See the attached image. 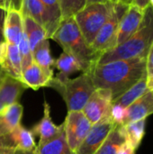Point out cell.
Masks as SVG:
<instances>
[{"label":"cell","mask_w":153,"mask_h":154,"mask_svg":"<svg viewBox=\"0 0 153 154\" xmlns=\"http://www.w3.org/2000/svg\"><path fill=\"white\" fill-rule=\"evenodd\" d=\"M23 110L22 105L15 103L0 112V136L10 134L21 125Z\"/></svg>","instance_id":"d6986e66"},{"label":"cell","mask_w":153,"mask_h":154,"mask_svg":"<svg viewBox=\"0 0 153 154\" xmlns=\"http://www.w3.org/2000/svg\"><path fill=\"white\" fill-rule=\"evenodd\" d=\"M5 14H6V11L0 8V45L4 42H5V35H4V23H5Z\"/></svg>","instance_id":"836d02e7"},{"label":"cell","mask_w":153,"mask_h":154,"mask_svg":"<svg viewBox=\"0 0 153 154\" xmlns=\"http://www.w3.org/2000/svg\"><path fill=\"white\" fill-rule=\"evenodd\" d=\"M144 13L145 9H142L134 4L129 5L127 11L122 17L119 23L117 45L124 42L136 32L142 22Z\"/></svg>","instance_id":"30bf717a"},{"label":"cell","mask_w":153,"mask_h":154,"mask_svg":"<svg viewBox=\"0 0 153 154\" xmlns=\"http://www.w3.org/2000/svg\"><path fill=\"white\" fill-rule=\"evenodd\" d=\"M63 124L66 142L70 150L75 152L83 143L92 125L82 111L68 112Z\"/></svg>","instance_id":"52a82bcc"},{"label":"cell","mask_w":153,"mask_h":154,"mask_svg":"<svg viewBox=\"0 0 153 154\" xmlns=\"http://www.w3.org/2000/svg\"><path fill=\"white\" fill-rule=\"evenodd\" d=\"M147 87H148V89L152 91L153 93V76L152 77H149L147 79Z\"/></svg>","instance_id":"8d00e7d4"},{"label":"cell","mask_w":153,"mask_h":154,"mask_svg":"<svg viewBox=\"0 0 153 154\" xmlns=\"http://www.w3.org/2000/svg\"><path fill=\"white\" fill-rule=\"evenodd\" d=\"M109 1L112 2V3H118V2H124V3H125V0H109Z\"/></svg>","instance_id":"60d3db41"},{"label":"cell","mask_w":153,"mask_h":154,"mask_svg":"<svg viewBox=\"0 0 153 154\" xmlns=\"http://www.w3.org/2000/svg\"><path fill=\"white\" fill-rule=\"evenodd\" d=\"M0 143L16 151H34L36 144L32 130L23 127L21 125L10 134L0 136Z\"/></svg>","instance_id":"7c38bea8"},{"label":"cell","mask_w":153,"mask_h":154,"mask_svg":"<svg viewBox=\"0 0 153 154\" xmlns=\"http://www.w3.org/2000/svg\"><path fill=\"white\" fill-rule=\"evenodd\" d=\"M49 87L54 88L62 97L69 112L82 111L96 90L90 73H83L75 79L58 74L53 77Z\"/></svg>","instance_id":"277c9868"},{"label":"cell","mask_w":153,"mask_h":154,"mask_svg":"<svg viewBox=\"0 0 153 154\" xmlns=\"http://www.w3.org/2000/svg\"><path fill=\"white\" fill-rule=\"evenodd\" d=\"M15 154H34V151L26 152V151H16Z\"/></svg>","instance_id":"ab89813d"},{"label":"cell","mask_w":153,"mask_h":154,"mask_svg":"<svg viewBox=\"0 0 153 154\" xmlns=\"http://www.w3.org/2000/svg\"><path fill=\"white\" fill-rule=\"evenodd\" d=\"M108 1H109V0H86L87 5L95 4V3H106V2H108Z\"/></svg>","instance_id":"74e56055"},{"label":"cell","mask_w":153,"mask_h":154,"mask_svg":"<svg viewBox=\"0 0 153 154\" xmlns=\"http://www.w3.org/2000/svg\"><path fill=\"white\" fill-rule=\"evenodd\" d=\"M133 0H125V3L128 4V5H131V4H133Z\"/></svg>","instance_id":"b9f144b4"},{"label":"cell","mask_w":153,"mask_h":154,"mask_svg":"<svg viewBox=\"0 0 153 154\" xmlns=\"http://www.w3.org/2000/svg\"><path fill=\"white\" fill-rule=\"evenodd\" d=\"M22 5L23 0H0V8L4 9L6 12L10 10L21 12Z\"/></svg>","instance_id":"4dcf8cb0"},{"label":"cell","mask_w":153,"mask_h":154,"mask_svg":"<svg viewBox=\"0 0 153 154\" xmlns=\"http://www.w3.org/2000/svg\"><path fill=\"white\" fill-rule=\"evenodd\" d=\"M32 58L33 62L39 65L41 68L47 71L53 70L52 66L54 65V60L50 54V42L48 39L42 41L33 51H32Z\"/></svg>","instance_id":"484cf974"},{"label":"cell","mask_w":153,"mask_h":154,"mask_svg":"<svg viewBox=\"0 0 153 154\" xmlns=\"http://www.w3.org/2000/svg\"><path fill=\"white\" fill-rule=\"evenodd\" d=\"M53 66L59 69L60 75L65 77H69V75L78 71H83V67L80 61L73 55L65 51H63L54 61Z\"/></svg>","instance_id":"d4e9b609"},{"label":"cell","mask_w":153,"mask_h":154,"mask_svg":"<svg viewBox=\"0 0 153 154\" xmlns=\"http://www.w3.org/2000/svg\"><path fill=\"white\" fill-rule=\"evenodd\" d=\"M52 40L58 42L63 51L76 57L83 67V73H90L101 54L96 51L83 37L74 16L61 18Z\"/></svg>","instance_id":"7a4b0ae2"},{"label":"cell","mask_w":153,"mask_h":154,"mask_svg":"<svg viewBox=\"0 0 153 154\" xmlns=\"http://www.w3.org/2000/svg\"><path fill=\"white\" fill-rule=\"evenodd\" d=\"M146 119L132 122L121 125L122 133L126 142H128L135 150L140 146L145 134Z\"/></svg>","instance_id":"7402d4cb"},{"label":"cell","mask_w":153,"mask_h":154,"mask_svg":"<svg viewBox=\"0 0 153 154\" xmlns=\"http://www.w3.org/2000/svg\"><path fill=\"white\" fill-rule=\"evenodd\" d=\"M53 79V70L47 71L32 62L22 72V81L33 90H38L43 87H49Z\"/></svg>","instance_id":"2e32d148"},{"label":"cell","mask_w":153,"mask_h":154,"mask_svg":"<svg viewBox=\"0 0 153 154\" xmlns=\"http://www.w3.org/2000/svg\"><path fill=\"white\" fill-rule=\"evenodd\" d=\"M60 134L51 141L42 145H36L34 154H76L69 147L64 132V124Z\"/></svg>","instance_id":"ffe728a7"},{"label":"cell","mask_w":153,"mask_h":154,"mask_svg":"<svg viewBox=\"0 0 153 154\" xmlns=\"http://www.w3.org/2000/svg\"><path fill=\"white\" fill-rule=\"evenodd\" d=\"M0 66L5 73L22 81V63L17 45L4 42L0 45Z\"/></svg>","instance_id":"8fae6325"},{"label":"cell","mask_w":153,"mask_h":154,"mask_svg":"<svg viewBox=\"0 0 153 154\" xmlns=\"http://www.w3.org/2000/svg\"><path fill=\"white\" fill-rule=\"evenodd\" d=\"M146 72L148 78L153 76V43L146 57Z\"/></svg>","instance_id":"1f68e13d"},{"label":"cell","mask_w":153,"mask_h":154,"mask_svg":"<svg viewBox=\"0 0 153 154\" xmlns=\"http://www.w3.org/2000/svg\"><path fill=\"white\" fill-rule=\"evenodd\" d=\"M135 151L136 150L128 142L125 141L118 149L117 154H135Z\"/></svg>","instance_id":"d6a6232c"},{"label":"cell","mask_w":153,"mask_h":154,"mask_svg":"<svg viewBox=\"0 0 153 154\" xmlns=\"http://www.w3.org/2000/svg\"><path fill=\"white\" fill-rule=\"evenodd\" d=\"M124 142L121 125H116L95 154H117L118 149Z\"/></svg>","instance_id":"cb8c5ba5"},{"label":"cell","mask_w":153,"mask_h":154,"mask_svg":"<svg viewBox=\"0 0 153 154\" xmlns=\"http://www.w3.org/2000/svg\"><path fill=\"white\" fill-rule=\"evenodd\" d=\"M41 1L48 12L50 21V33L52 36L55 31L57 30L59 23L61 20V11H60V2L59 0H41Z\"/></svg>","instance_id":"4316f807"},{"label":"cell","mask_w":153,"mask_h":154,"mask_svg":"<svg viewBox=\"0 0 153 154\" xmlns=\"http://www.w3.org/2000/svg\"><path fill=\"white\" fill-rule=\"evenodd\" d=\"M23 16H30L46 31L48 39H50V21L48 12L41 0H23L21 9Z\"/></svg>","instance_id":"ac0fdd59"},{"label":"cell","mask_w":153,"mask_h":154,"mask_svg":"<svg viewBox=\"0 0 153 154\" xmlns=\"http://www.w3.org/2000/svg\"><path fill=\"white\" fill-rule=\"evenodd\" d=\"M116 124L111 118V116L102 118L100 121L91 126L88 134L83 143L75 152L76 154H95L106 139L110 132Z\"/></svg>","instance_id":"9c48e42d"},{"label":"cell","mask_w":153,"mask_h":154,"mask_svg":"<svg viewBox=\"0 0 153 154\" xmlns=\"http://www.w3.org/2000/svg\"><path fill=\"white\" fill-rule=\"evenodd\" d=\"M90 75L96 88L111 91L114 102L147 75L146 58L120 60L96 65Z\"/></svg>","instance_id":"6da1fadb"},{"label":"cell","mask_w":153,"mask_h":154,"mask_svg":"<svg viewBox=\"0 0 153 154\" xmlns=\"http://www.w3.org/2000/svg\"><path fill=\"white\" fill-rule=\"evenodd\" d=\"M129 7L124 2L114 3V7L109 19L102 26L94 39L91 47L100 54L108 51L117 46V33L119 23Z\"/></svg>","instance_id":"8992f818"},{"label":"cell","mask_w":153,"mask_h":154,"mask_svg":"<svg viewBox=\"0 0 153 154\" xmlns=\"http://www.w3.org/2000/svg\"><path fill=\"white\" fill-rule=\"evenodd\" d=\"M26 88H28L23 81L6 75L0 84V112L6 106L19 103Z\"/></svg>","instance_id":"5bb4252c"},{"label":"cell","mask_w":153,"mask_h":154,"mask_svg":"<svg viewBox=\"0 0 153 154\" xmlns=\"http://www.w3.org/2000/svg\"><path fill=\"white\" fill-rule=\"evenodd\" d=\"M152 43L153 7L149 5L145 8L144 17L136 32L124 42L102 53L96 65L120 60L146 58Z\"/></svg>","instance_id":"3957f363"},{"label":"cell","mask_w":153,"mask_h":154,"mask_svg":"<svg viewBox=\"0 0 153 154\" xmlns=\"http://www.w3.org/2000/svg\"><path fill=\"white\" fill-rule=\"evenodd\" d=\"M149 5L153 7V0H149Z\"/></svg>","instance_id":"7bdbcfd3"},{"label":"cell","mask_w":153,"mask_h":154,"mask_svg":"<svg viewBox=\"0 0 153 154\" xmlns=\"http://www.w3.org/2000/svg\"><path fill=\"white\" fill-rule=\"evenodd\" d=\"M7 74L5 73V71L2 69V67L0 66V84H1V82L3 81V79H5V77L6 76Z\"/></svg>","instance_id":"f35d334b"},{"label":"cell","mask_w":153,"mask_h":154,"mask_svg":"<svg viewBox=\"0 0 153 154\" xmlns=\"http://www.w3.org/2000/svg\"><path fill=\"white\" fill-rule=\"evenodd\" d=\"M23 34V16L20 11L10 10L6 12L4 23L5 40L8 43L17 45Z\"/></svg>","instance_id":"e0dca14e"},{"label":"cell","mask_w":153,"mask_h":154,"mask_svg":"<svg viewBox=\"0 0 153 154\" xmlns=\"http://www.w3.org/2000/svg\"><path fill=\"white\" fill-rule=\"evenodd\" d=\"M133 4L136 5L137 6L145 9L148 5H149V0H133Z\"/></svg>","instance_id":"d590c367"},{"label":"cell","mask_w":153,"mask_h":154,"mask_svg":"<svg viewBox=\"0 0 153 154\" xmlns=\"http://www.w3.org/2000/svg\"><path fill=\"white\" fill-rule=\"evenodd\" d=\"M59 2L61 11V18L74 16L87 5L86 0H59Z\"/></svg>","instance_id":"83f0119b"},{"label":"cell","mask_w":153,"mask_h":154,"mask_svg":"<svg viewBox=\"0 0 153 154\" xmlns=\"http://www.w3.org/2000/svg\"><path fill=\"white\" fill-rule=\"evenodd\" d=\"M153 114V93L148 90L140 98L134 101L125 109L124 125L146 119Z\"/></svg>","instance_id":"9a60e30c"},{"label":"cell","mask_w":153,"mask_h":154,"mask_svg":"<svg viewBox=\"0 0 153 154\" xmlns=\"http://www.w3.org/2000/svg\"><path fill=\"white\" fill-rule=\"evenodd\" d=\"M147 79L148 77L146 75L133 87H131L127 91H125L122 96H120L117 99H115L112 104L119 105L124 108L128 107L149 90L147 87Z\"/></svg>","instance_id":"603a6c76"},{"label":"cell","mask_w":153,"mask_h":154,"mask_svg":"<svg viewBox=\"0 0 153 154\" xmlns=\"http://www.w3.org/2000/svg\"><path fill=\"white\" fill-rule=\"evenodd\" d=\"M62 124L57 126L50 117V107L46 100L43 103V116L42 118L32 127V132L33 135H38L40 140L38 145L45 144L46 143L53 140L60 132Z\"/></svg>","instance_id":"4fadbf2b"},{"label":"cell","mask_w":153,"mask_h":154,"mask_svg":"<svg viewBox=\"0 0 153 154\" xmlns=\"http://www.w3.org/2000/svg\"><path fill=\"white\" fill-rule=\"evenodd\" d=\"M18 50L21 57V63H22V70L26 69L29 65L33 62L32 58V51L30 47L29 42L26 38V35L23 32V34L21 38V41L18 44Z\"/></svg>","instance_id":"f1b7e54d"},{"label":"cell","mask_w":153,"mask_h":154,"mask_svg":"<svg viewBox=\"0 0 153 154\" xmlns=\"http://www.w3.org/2000/svg\"><path fill=\"white\" fill-rule=\"evenodd\" d=\"M112 103V93L109 89L96 88L83 107L82 112L93 125L102 118L110 116Z\"/></svg>","instance_id":"ba28073f"},{"label":"cell","mask_w":153,"mask_h":154,"mask_svg":"<svg viewBox=\"0 0 153 154\" xmlns=\"http://www.w3.org/2000/svg\"><path fill=\"white\" fill-rule=\"evenodd\" d=\"M114 3H95L86 5L74 15L75 21L87 42L91 46L97 32L109 19Z\"/></svg>","instance_id":"5b68a950"},{"label":"cell","mask_w":153,"mask_h":154,"mask_svg":"<svg viewBox=\"0 0 153 154\" xmlns=\"http://www.w3.org/2000/svg\"><path fill=\"white\" fill-rule=\"evenodd\" d=\"M125 109L124 107L119 106V105H115V104H112V107H111V118L113 119V121L119 125H123L124 124V116H125Z\"/></svg>","instance_id":"f546056e"},{"label":"cell","mask_w":153,"mask_h":154,"mask_svg":"<svg viewBox=\"0 0 153 154\" xmlns=\"http://www.w3.org/2000/svg\"><path fill=\"white\" fill-rule=\"evenodd\" d=\"M23 32L33 51L42 41L48 39L44 28L30 16H23Z\"/></svg>","instance_id":"44dd1931"},{"label":"cell","mask_w":153,"mask_h":154,"mask_svg":"<svg viewBox=\"0 0 153 154\" xmlns=\"http://www.w3.org/2000/svg\"><path fill=\"white\" fill-rule=\"evenodd\" d=\"M16 150L0 143V154H15Z\"/></svg>","instance_id":"e575fe53"}]
</instances>
